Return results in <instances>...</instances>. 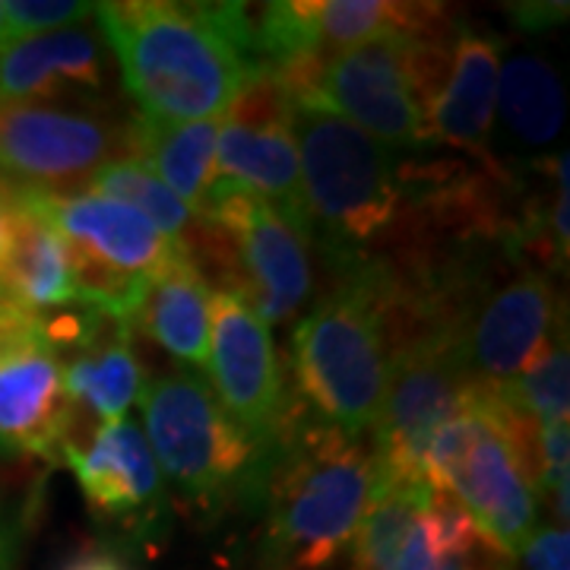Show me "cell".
<instances>
[{"mask_svg":"<svg viewBox=\"0 0 570 570\" xmlns=\"http://www.w3.org/2000/svg\"><path fill=\"white\" fill-rule=\"evenodd\" d=\"M10 561H13V542L7 532L0 530V570H10Z\"/></svg>","mask_w":570,"mask_h":570,"instance_id":"34","label":"cell"},{"mask_svg":"<svg viewBox=\"0 0 570 570\" xmlns=\"http://www.w3.org/2000/svg\"><path fill=\"white\" fill-rule=\"evenodd\" d=\"M415 3L390 0H314V39L326 55H340L381 32H412Z\"/></svg>","mask_w":570,"mask_h":570,"instance_id":"26","label":"cell"},{"mask_svg":"<svg viewBox=\"0 0 570 570\" xmlns=\"http://www.w3.org/2000/svg\"><path fill=\"white\" fill-rule=\"evenodd\" d=\"M92 17L142 118H223L238 86L257 70L254 3L115 0L96 3Z\"/></svg>","mask_w":570,"mask_h":570,"instance_id":"1","label":"cell"},{"mask_svg":"<svg viewBox=\"0 0 570 570\" xmlns=\"http://www.w3.org/2000/svg\"><path fill=\"white\" fill-rule=\"evenodd\" d=\"M501 77V41L456 29L453 39V73L425 121V140L450 142L469 156L482 159L491 175H504L491 156V130L498 108Z\"/></svg>","mask_w":570,"mask_h":570,"instance_id":"16","label":"cell"},{"mask_svg":"<svg viewBox=\"0 0 570 570\" xmlns=\"http://www.w3.org/2000/svg\"><path fill=\"white\" fill-rule=\"evenodd\" d=\"M475 384L463 352V324L431 317L390 346L384 400L371 425V453L387 482H425L422 460L434 431L463 406Z\"/></svg>","mask_w":570,"mask_h":570,"instance_id":"7","label":"cell"},{"mask_svg":"<svg viewBox=\"0 0 570 570\" xmlns=\"http://www.w3.org/2000/svg\"><path fill=\"white\" fill-rule=\"evenodd\" d=\"M89 513L115 530L149 539L165 523L168 489L146 434L134 419L105 422L80 456H70Z\"/></svg>","mask_w":570,"mask_h":570,"instance_id":"13","label":"cell"},{"mask_svg":"<svg viewBox=\"0 0 570 570\" xmlns=\"http://www.w3.org/2000/svg\"><path fill=\"white\" fill-rule=\"evenodd\" d=\"M448 570H456V568H453V561H450V568Z\"/></svg>","mask_w":570,"mask_h":570,"instance_id":"36","label":"cell"},{"mask_svg":"<svg viewBox=\"0 0 570 570\" xmlns=\"http://www.w3.org/2000/svg\"><path fill=\"white\" fill-rule=\"evenodd\" d=\"M428 491L425 482H387L374 494L348 546L355 570H387L396 561L419 523Z\"/></svg>","mask_w":570,"mask_h":570,"instance_id":"25","label":"cell"},{"mask_svg":"<svg viewBox=\"0 0 570 570\" xmlns=\"http://www.w3.org/2000/svg\"><path fill=\"white\" fill-rule=\"evenodd\" d=\"M295 105L269 67H257L225 108V124L254 134H292Z\"/></svg>","mask_w":570,"mask_h":570,"instance_id":"28","label":"cell"},{"mask_svg":"<svg viewBox=\"0 0 570 570\" xmlns=\"http://www.w3.org/2000/svg\"><path fill=\"white\" fill-rule=\"evenodd\" d=\"M406 32H381L326 61L321 80L324 111H333L381 146L422 149L425 124L415 111L406 77Z\"/></svg>","mask_w":570,"mask_h":570,"instance_id":"12","label":"cell"},{"mask_svg":"<svg viewBox=\"0 0 570 570\" xmlns=\"http://www.w3.org/2000/svg\"><path fill=\"white\" fill-rule=\"evenodd\" d=\"M146 444L184 501L216 513L232 494L261 485L264 460L228 422L213 387L197 371H163L140 393Z\"/></svg>","mask_w":570,"mask_h":570,"instance_id":"5","label":"cell"},{"mask_svg":"<svg viewBox=\"0 0 570 570\" xmlns=\"http://www.w3.org/2000/svg\"><path fill=\"white\" fill-rule=\"evenodd\" d=\"M10 228H13V190L10 184L0 181V266L10 247Z\"/></svg>","mask_w":570,"mask_h":570,"instance_id":"33","label":"cell"},{"mask_svg":"<svg viewBox=\"0 0 570 570\" xmlns=\"http://www.w3.org/2000/svg\"><path fill=\"white\" fill-rule=\"evenodd\" d=\"M510 406L530 415L535 425L568 422L570 412V358L568 336H558L535 362L508 387H494Z\"/></svg>","mask_w":570,"mask_h":570,"instance_id":"27","label":"cell"},{"mask_svg":"<svg viewBox=\"0 0 570 570\" xmlns=\"http://www.w3.org/2000/svg\"><path fill=\"white\" fill-rule=\"evenodd\" d=\"M206 223L219 228V245L200 269L216 273L219 288L235 292L266 326L292 321L314 292L311 225L305 213L216 178L206 194Z\"/></svg>","mask_w":570,"mask_h":570,"instance_id":"6","label":"cell"},{"mask_svg":"<svg viewBox=\"0 0 570 570\" xmlns=\"http://www.w3.org/2000/svg\"><path fill=\"white\" fill-rule=\"evenodd\" d=\"M134 326L190 367L209 362V283L187 254L156 273L134 314Z\"/></svg>","mask_w":570,"mask_h":570,"instance_id":"20","label":"cell"},{"mask_svg":"<svg viewBox=\"0 0 570 570\" xmlns=\"http://www.w3.org/2000/svg\"><path fill=\"white\" fill-rule=\"evenodd\" d=\"M3 45H10V39H7V20H3V0H0V48Z\"/></svg>","mask_w":570,"mask_h":570,"instance_id":"35","label":"cell"},{"mask_svg":"<svg viewBox=\"0 0 570 570\" xmlns=\"http://www.w3.org/2000/svg\"><path fill=\"white\" fill-rule=\"evenodd\" d=\"M472 396L479 406V431L463 460L448 475L444 491H450L469 510V517L491 539H498L510 554H517L539 527V489L517 463L501 428L494 425L479 381L472 387Z\"/></svg>","mask_w":570,"mask_h":570,"instance_id":"14","label":"cell"},{"mask_svg":"<svg viewBox=\"0 0 570 570\" xmlns=\"http://www.w3.org/2000/svg\"><path fill=\"white\" fill-rule=\"evenodd\" d=\"M384 489L362 438L298 415L269 456L264 491V561L269 570H324L352 546Z\"/></svg>","mask_w":570,"mask_h":570,"instance_id":"3","label":"cell"},{"mask_svg":"<svg viewBox=\"0 0 570 570\" xmlns=\"http://www.w3.org/2000/svg\"><path fill=\"white\" fill-rule=\"evenodd\" d=\"M209 387L228 422L247 444L269 460L298 422L292 377L283 367L269 326L235 295L216 288L209 295Z\"/></svg>","mask_w":570,"mask_h":570,"instance_id":"8","label":"cell"},{"mask_svg":"<svg viewBox=\"0 0 570 570\" xmlns=\"http://www.w3.org/2000/svg\"><path fill=\"white\" fill-rule=\"evenodd\" d=\"M513 20L520 22L523 29H546L554 26L558 20L568 17V3H513L510 7Z\"/></svg>","mask_w":570,"mask_h":570,"instance_id":"31","label":"cell"},{"mask_svg":"<svg viewBox=\"0 0 570 570\" xmlns=\"http://www.w3.org/2000/svg\"><path fill=\"white\" fill-rule=\"evenodd\" d=\"M63 92H105V48L92 29L67 26L0 48V102H48Z\"/></svg>","mask_w":570,"mask_h":570,"instance_id":"17","label":"cell"},{"mask_svg":"<svg viewBox=\"0 0 570 570\" xmlns=\"http://www.w3.org/2000/svg\"><path fill=\"white\" fill-rule=\"evenodd\" d=\"M558 336H564V317L549 269L513 273L494 292H482L463 317L466 365L485 387H508Z\"/></svg>","mask_w":570,"mask_h":570,"instance_id":"11","label":"cell"},{"mask_svg":"<svg viewBox=\"0 0 570 570\" xmlns=\"http://www.w3.org/2000/svg\"><path fill=\"white\" fill-rule=\"evenodd\" d=\"M121 156L124 121L51 102H0V181L10 187L70 194Z\"/></svg>","mask_w":570,"mask_h":570,"instance_id":"9","label":"cell"},{"mask_svg":"<svg viewBox=\"0 0 570 570\" xmlns=\"http://www.w3.org/2000/svg\"><path fill=\"white\" fill-rule=\"evenodd\" d=\"M86 187L92 194H99V197H108V200H118V204L137 209L146 223H153L163 232L168 245L184 250L190 261L197 257V250L209 235V223L200 219L184 200H178L146 165L130 159V156L105 163L89 178Z\"/></svg>","mask_w":570,"mask_h":570,"instance_id":"23","label":"cell"},{"mask_svg":"<svg viewBox=\"0 0 570 570\" xmlns=\"http://www.w3.org/2000/svg\"><path fill=\"white\" fill-rule=\"evenodd\" d=\"M216 178H228L285 209L305 213L298 146L292 134H254L223 124L216 137Z\"/></svg>","mask_w":570,"mask_h":570,"instance_id":"22","label":"cell"},{"mask_svg":"<svg viewBox=\"0 0 570 570\" xmlns=\"http://www.w3.org/2000/svg\"><path fill=\"white\" fill-rule=\"evenodd\" d=\"M130 330L134 326L121 317L86 311L77 355L63 358L67 396L105 422L127 419L146 387V371L130 346Z\"/></svg>","mask_w":570,"mask_h":570,"instance_id":"18","label":"cell"},{"mask_svg":"<svg viewBox=\"0 0 570 570\" xmlns=\"http://www.w3.org/2000/svg\"><path fill=\"white\" fill-rule=\"evenodd\" d=\"M70 396L45 314L0 298V453L58 463Z\"/></svg>","mask_w":570,"mask_h":570,"instance_id":"10","label":"cell"},{"mask_svg":"<svg viewBox=\"0 0 570 570\" xmlns=\"http://www.w3.org/2000/svg\"><path fill=\"white\" fill-rule=\"evenodd\" d=\"M219 118L206 121H156L134 115L127 121V156L142 163L159 181L190 206L200 219L209 184L216 181Z\"/></svg>","mask_w":570,"mask_h":570,"instance_id":"19","label":"cell"},{"mask_svg":"<svg viewBox=\"0 0 570 570\" xmlns=\"http://www.w3.org/2000/svg\"><path fill=\"white\" fill-rule=\"evenodd\" d=\"M61 570H127L115 558V554H108V551H99V549H86L80 554H73Z\"/></svg>","mask_w":570,"mask_h":570,"instance_id":"32","label":"cell"},{"mask_svg":"<svg viewBox=\"0 0 570 570\" xmlns=\"http://www.w3.org/2000/svg\"><path fill=\"white\" fill-rule=\"evenodd\" d=\"M0 298H10L36 314L48 307L77 305L63 238L48 225H41L36 216H29L17 200L10 247L0 266Z\"/></svg>","mask_w":570,"mask_h":570,"instance_id":"21","label":"cell"},{"mask_svg":"<svg viewBox=\"0 0 570 570\" xmlns=\"http://www.w3.org/2000/svg\"><path fill=\"white\" fill-rule=\"evenodd\" d=\"M510 140L549 146L564 127V86L558 70L539 55H517L498 77V108Z\"/></svg>","mask_w":570,"mask_h":570,"instance_id":"24","label":"cell"},{"mask_svg":"<svg viewBox=\"0 0 570 570\" xmlns=\"http://www.w3.org/2000/svg\"><path fill=\"white\" fill-rule=\"evenodd\" d=\"M527 570H570V535L564 527H542L517 551Z\"/></svg>","mask_w":570,"mask_h":570,"instance_id":"30","label":"cell"},{"mask_svg":"<svg viewBox=\"0 0 570 570\" xmlns=\"http://www.w3.org/2000/svg\"><path fill=\"white\" fill-rule=\"evenodd\" d=\"M92 13L96 3H80V0H3V20L10 41L58 32L67 26H77Z\"/></svg>","mask_w":570,"mask_h":570,"instance_id":"29","label":"cell"},{"mask_svg":"<svg viewBox=\"0 0 570 570\" xmlns=\"http://www.w3.org/2000/svg\"><path fill=\"white\" fill-rule=\"evenodd\" d=\"M333 285L295 326L292 390L302 406L317 412V422L362 438L387 387V324L403 279L365 254L333 257Z\"/></svg>","mask_w":570,"mask_h":570,"instance_id":"2","label":"cell"},{"mask_svg":"<svg viewBox=\"0 0 570 570\" xmlns=\"http://www.w3.org/2000/svg\"><path fill=\"white\" fill-rule=\"evenodd\" d=\"M13 200L63 242L86 247L99 261L130 276L153 279L184 254L168 245L163 232L146 223L137 209L99 194H41L13 187Z\"/></svg>","mask_w":570,"mask_h":570,"instance_id":"15","label":"cell"},{"mask_svg":"<svg viewBox=\"0 0 570 570\" xmlns=\"http://www.w3.org/2000/svg\"><path fill=\"white\" fill-rule=\"evenodd\" d=\"M302 206L326 257H355L400 219V163L333 111H295Z\"/></svg>","mask_w":570,"mask_h":570,"instance_id":"4","label":"cell"}]
</instances>
